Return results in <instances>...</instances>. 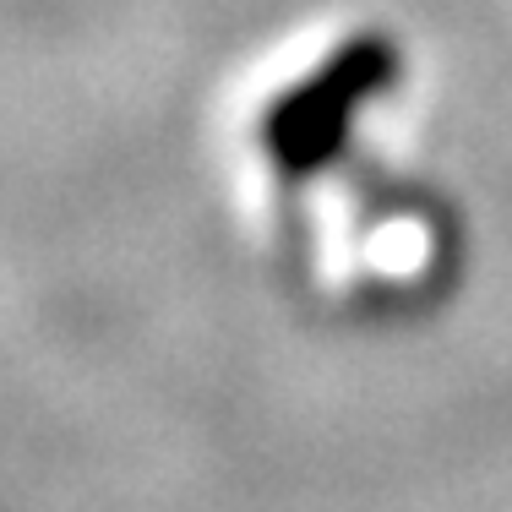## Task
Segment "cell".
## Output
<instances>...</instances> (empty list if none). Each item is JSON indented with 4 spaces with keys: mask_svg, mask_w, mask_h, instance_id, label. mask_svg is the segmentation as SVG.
<instances>
[{
    "mask_svg": "<svg viewBox=\"0 0 512 512\" xmlns=\"http://www.w3.org/2000/svg\"><path fill=\"white\" fill-rule=\"evenodd\" d=\"M404 71V55L387 33H349L316 71L284 88L273 104L262 109V142L267 164L289 180H311L322 169H333L349 148L355 120L382 99Z\"/></svg>",
    "mask_w": 512,
    "mask_h": 512,
    "instance_id": "obj_1",
    "label": "cell"
}]
</instances>
